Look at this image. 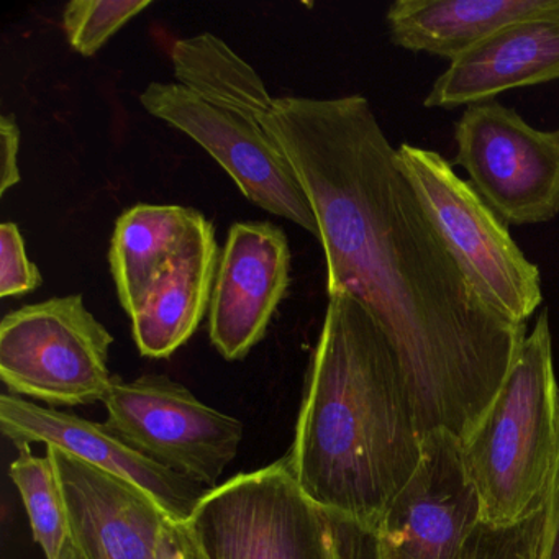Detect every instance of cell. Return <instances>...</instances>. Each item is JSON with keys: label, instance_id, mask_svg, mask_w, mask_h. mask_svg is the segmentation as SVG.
Returning a JSON list of instances; mask_svg holds the SVG:
<instances>
[{"label": "cell", "instance_id": "1", "mask_svg": "<svg viewBox=\"0 0 559 559\" xmlns=\"http://www.w3.org/2000/svg\"><path fill=\"white\" fill-rule=\"evenodd\" d=\"M306 191L326 294L355 297L394 349L421 433L469 437L499 394L526 325L474 290L359 94L286 96L258 119Z\"/></svg>", "mask_w": 559, "mask_h": 559}, {"label": "cell", "instance_id": "2", "mask_svg": "<svg viewBox=\"0 0 559 559\" xmlns=\"http://www.w3.org/2000/svg\"><path fill=\"white\" fill-rule=\"evenodd\" d=\"M417 414L391 343L348 294L329 296L293 447L307 499L378 530L424 456Z\"/></svg>", "mask_w": 559, "mask_h": 559}, {"label": "cell", "instance_id": "3", "mask_svg": "<svg viewBox=\"0 0 559 559\" xmlns=\"http://www.w3.org/2000/svg\"><path fill=\"white\" fill-rule=\"evenodd\" d=\"M558 444L559 389L545 309L486 415L461 441L483 523L509 528L545 509Z\"/></svg>", "mask_w": 559, "mask_h": 559}, {"label": "cell", "instance_id": "4", "mask_svg": "<svg viewBox=\"0 0 559 559\" xmlns=\"http://www.w3.org/2000/svg\"><path fill=\"white\" fill-rule=\"evenodd\" d=\"M399 163L471 286L497 313L526 325L543 304L542 273L507 225L440 153L402 143Z\"/></svg>", "mask_w": 559, "mask_h": 559}, {"label": "cell", "instance_id": "5", "mask_svg": "<svg viewBox=\"0 0 559 559\" xmlns=\"http://www.w3.org/2000/svg\"><path fill=\"white\" fill-rule=\"evenodd\" d=\"M114 336L81 294L12 310L0 323V378L11 394L50 407L104 402Z\"/></svg>", "mask_w": 559, "mask_h": 559}, {"label": "cell", "instance_id": "6", "mask_svg": "<svg viewBox=\"0 0 559 559\" xmlns=\"http://www.w3.org/2000/svg\"><path fill=\"white\" fill-rule=\"evenodd\" d=\"M186 526L201 559H325L319 507L284 457L207 489Z\"/></svg>", "mask_w": 559, "mask_h": 559}, {"label": "cell", "instance_id": "7", "mask_svg": "<svg viewBox=\"0 0 559 559\" xmlns=\"http://www.w3.org/2000/svg\"><path fill=\"white\" fill-rule=\"evenodd\" d=\"M103 404L112 433L207 489L218 486L243 440L240 420L209 407L165 374H143L133 381L114 376Z\"/></svg>", "mask_w": 559, "mask_h": 559}, {"label": "cell", "instance_id": "8", "mask_svg": "<svg viewBox=\"0 0 559 559\" xmlns=\"http://www.w3.org/2000/svg\"><path fill=\"white\" fill-rule=\"evenodd\" d=\"M454 142V163L503 224H546L559 214V129H533L487 100L466 107Z\"/></svg>", "mask_w": 559, "mask_h": 559}, {"label": "cell", "instance_id": "9", "mask_svg": "<svg viewBox=\"0 0 559 559\" xmlns=\"http://www.w3.org/2000/svg\"><path fill=\"white\" fill-rule=\"evenodd\" d=\"M140 103L201 145L248 201L319 238L316 214L294 166L258 120L209 103L179 83L148 84Z\"/></svg>", "mask_w": 559, "mask_h": 559}, {"label": "cell", "instance_id": "10", "mask_svg": "<svg viewBox=\"0 0 559 559\" xmlns=\"http://www.w3.org/2000/svg\"><path fill=\"white\" fill-rule=\"evenodd\" d=\"M483 525L460 438L425 435L424 456L378 528L384 559H463Z\"/></svg>", "mask_w": 559, "mask_h": 559}, {"label": "cell", "instance_id": "11", "mask_svg": "<svg viewBox=\"0 0 559 559\" xmlns=\"http://www.w3.org/2000/svg\"><path fill=\"white\" fill-rule=\"evenodd\" d=\"M289 241L271 222L228 230L209 306V336L227 361L243 359L264 338L290 283Z\"/></svg>", "mask_w": 559, "mask_h": 559}, {"label": "cell", "instance_id": "12", "mask_svg": "<svg viewBox=\"0 0 559 559\" xmlns=\"http://www.w3.org/2000/svg\"><path fill=\"white\" fill-rule=\"evenodd\" d=\"M0 430L15 447L44 443L133 484L148 493L173 522H188L207 492L201 484L133 450L106 424L44 407L8 392L0 395Z\"/></svg>", "mask_w": 559, "mask_h": 559}, {"label": "cell", "instance_id": "13", "mask_svg": "<svg viewBox=\"0 0 559 559\" xmlns=\"http://www.w3.org/2000/svg\"><path fill=\"white\" fill-rule=\"evenodd\" d=\"M47 453L81 559H158L163 528L171 519L148 493L63 451L47 448Z\"/></svg>", "mask_w": 559, "mask_h": 559}, {"label": "cell", "instance_id": "14", "mask_svg": "<svg viewBox=\"0 0 559 559\" xmlns=\"http://www.w3.org/2000/svg\"><path fill=\"white\" fill-rule=\"evenodd\" d=\"M558 80L559 17L516 22L450 61L424 104L428 109H456Z\"/></svg>", "mask_w": 559, "mask_h": 559}, {"label": "cell", "instance_id": "15", "mask_svg": "<svg viewBox=\"0 0 559 559\" xmlns=\"http://www.w3.org/2000/svg\"><path fill=\"white\" fill-rule=\"evenodd\" d=\"M217 266L215 228L201 214L171 266L130 317L143 356L169 358L191 340L211 306Z\"/></svg>", "mask_w": 559, "mask_h": 559}, {"label": "cell", "instance_id": "16", "mask_svg": "<svg viewBox=\"0 0 559 559\" xmlns=\"http://www.w3.org/2000/svg\"><path fill=\"white\" fill-rule=\"evenodd\" d=\"M559 17V0H397L385 14L391 41L453 61L507 25Z\"/></svg>", "mask_w": 559, "mask_h": 559}, {"label": "cell", "instance_id": "17", "mask_svg": "<svg viewBox=\"0 0 559 559\" xmlns=\"http://www.w3.org/2000/svg\"><path fill=\"white\" fill-rule=\"evenodd\" d=\"M201 212L181 205L139 204L116 222L110 271L117 296L130 317L171 266Z\"/></svg>", "mask_w": 559, "mask_h": 559}, {"label": "cell", "instance_id": "18", "mask_svg": "<svg viewBox=\"0 0 559 559\" xmlns=\"http://www.w3.org/2000/svg\"><path fill=\"white\" fill-rule=\"evenodd\" d=\"M176 83L209 103L258 120L274 106L264 81L253 67L212 34L181 38L171 47Z\"/></svg>", "mask_w": 559, "mask_h": 559}, {"label": "cell", "instance_id": "19", "mask_svg": "<svg viewBox=\"0 0 559 559\" xmlns=\"http://www.w3.org/2000/svg\"><path fill=\"white\" fill-rule=\"evenodd\" d=\"M19 456L11 463L12 483L24 500L34 539L45 558L60 559L70 542L67 502L50 454L35 456L31 444H21Z\"/></svg>", "mask_w": 559, "mask_h": 559}, {"label": "cell", "instance_id": "20", "mask_svg": "<svg viewBox=\"0 0 559 559\" xmlns=\"http://www.w3.org/2000/svg\"><path fill=\"white\" fill-rule=\"evenodd\" d=\"M150 5L152 0H73L64 8L61 25L78 53L94 57Z\"/></svg>", "mask_w": 559, "mask_h": 559}, {"label": "cell", "instance_id": "21", "mask_svg": "<svg viewBox=\"0 0 559 559\" xmlns=\"http://www.w3.org/2000/svg\"><path fill=\"white\" fill-rule=\"evenodd\" d=\"M546 510L519 525L493 528L483 525L467 543L463 559H539Z\"/></svg>", "mask_w": 559, "mask_h": 559}, {"label": "cell", "instance_id": "22", "mask_svg": "<svg viewBox=\"0 0 559 559\" xmlns=\"http://www.w3.org/2000/svg\"><path fill=\"white\" fill-rule=\"evenodd\" d=\"M320 510L325 559H384L378 530L348 516Z\"/></svg>", "mask_w": 559, "mask_h": 559}, {"label": "cell", "instance_id": "23", "mask_svg": "<svg viewBox=\"0 0 559 559\" xmlns=\"http://www.w3.org/2000/svg\"><path fill=\"white\" fill-rule=\"evenodd\" d=\"M41 286V274L25 250L17 225H0V296L14 297L34 293Z\"/></svg>", "mask_w": 559, "mask_h": 559}, {"label": "cell", "instance_id": "24", "mask_svg": "<svg viewBox=\"0 0 559 559\" xmlns=\"http://www.w3.org/2000/svg\"><path fill=\"white\" fill-rule=\"evenodd\" d=\"M21 129L14 116L0 117V195L21 182L19 169Z\"/></svg>", "mask_w": 559, "mask_h": 559}, {"label": "cell", "instance_id": "25", "mask_svg": "<svg viewBox=\"0 0 559 559\" xmlns=\"http://www.w3.org/2000/svg\"><path fill=\"white\" fill-rule=\"evenodd\" d=\"M546 520L543 530L539 559H559V444L556 456L555 473L546 499Z\"/></svg>", "mask_w": 559, "mask_h": 559}, {"label": "cell", "instance_id": "26", "mask_svg": "<svg viewBox=\"0 0 559 559\" xmlns=\"http://www.w3.org/2000/svg\"><path fill=\"white\" fill-rule=\"evenodd\" d=\"M158 559H201L186 523L166 522L159 539Z\"/></svg>", "mask_w": 559, "mask_h": 559}, {"label": "cell", "instance_id": "27", "mask_svg": "<svg viewBox=\"0 0 559 559\" xmlns=\"http://www.w3.org/2000/svg\"><path fill=\"white\" fill-rule=\"evenodd\" d=\"M60 559H81L80 552H78V549L74 548V545L73 543H71V539L70 542L67 543V546H64Z\"/></svg>", "mask_w": 559, "mask_h": 559}]
</instances>
